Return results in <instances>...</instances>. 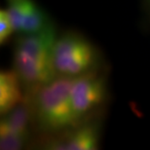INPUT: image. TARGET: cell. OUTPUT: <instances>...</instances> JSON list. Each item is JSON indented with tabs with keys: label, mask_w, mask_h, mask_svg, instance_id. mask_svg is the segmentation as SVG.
I'll list each match as a JSON object with an SVG mask.
<instances>
[{
	"label": "cell",
	"mask_w": 150,
	"mask_h": 150,
	"mask_svg": "<svg viewBox=\"0 0 150 150\" xmlns=\"http://www.w3.org/2000/svg\"><path fill=\"white\" fill-rule=\"evenodd\" d=\"M71 80L57 76L26 92L35 137L59 134L79 122L71 100Z\"/></svg>",
	"instance_id": "cell-1"
},
{
	"label": "cell",
	"mask_w": 150,
	"mask_h": 150,
	"mask_svg": "<svg viewBox=\"0 0 150 150\" xmlns=\"http://www.w3.org/2000/svg\"><path fill=\"white\" fill-rule=\"evenodd\" d=\"M58 28L38 33L16 35L13 39L12 67L22 79L26 92L57 77L52 52Z\"/></svg>",
	"instance_id": "cell-2"
},
{
	"label": "cell",
	"mask_w": 150,
	"mask_h": 150,
	"mask_svg": "<svg viewBox=\"0 0 150 150\" xmlns=\"http://www.w3.org/2000/svg\"><path fill=\"white\" fill-rule=\"evenodd\" d=\"M52 59L57 76L70 79L108 68L98 45L77 30L58 32Z\"/></svg>",
	"instance_id": "cell-3"
},
{
	"label": "cell",
	"mask_w": 150,
	"mask_h": 150,
	"mask_svg": "<svg viewBox=\"0 0 150 150\" xmlns=\"http://www.w3.org/2000/svg\"><path fill=\"white\" fill-rule=\"evenodd\" d=\"M105 114L106 112H101L83 119L59 134L35 137L31 148L43 150L100 149Z\"/></svg>",
	"instance_id": "cell-4"
},
{
	"label": "cell",
	"mask_w": 150,
	"mask_h": 150,
	"mask_svg": "<svg viewBox=\"0 0 150 150\" xmlns=\"http://www.w3.org/2000/svg\"><path fill=\"white\" fill-rule=\"evenodd\" d=\"M70 93L74 111L79 121L106 112L110 100L107 68L73 78Z\"/></svg>",
	"instance_id": "cell-5"
},
{
	"label": "cell",
	"mask_w": 150,
	"mask_h": 150,
	"mask_svg": "<svg viewBox=\"0 0 150 150\" xmlns=\"http://www.w3.org/2000/svg\"><path fill=\"white\" fill-rule=\"evenodd\" d=\"M35 139L32 114L28 98L25 101L1 116L0 149L22 150L31 148Z\"/></svg>",
	"instance_id": "cell-6"
},
{
	"label": "cell",
	"mask_w": 150,
	"mask_h": 150,
	"mask_svg": "<svg viewBox=\"0 0 150 150\" xmlns=\"http://www.w3.org/2000/svg\"><path fill=\"white\" fill-rule=\"evenodd\" d=\"M16 35L38 33L57 28L49 13L36 0H5Z\"/></svg>",
	"instance_id": "cell-7"
},
{
	"label": "cell",
	"mask_w": 150,
	"mask_h": 150,
	"mask_svg": "<svg viewBox=\"0 0 150 150\" xmlns=\"http://www.w3.org/2000/svg\"><path fill=\"white\" fill-rule=\"evenodd\" d=\"M26 90L13 67L0 71V115L11 111L25 101Z\"/></svg>",
	"instance_id": "cell-8"
},
{
	"label": "cell",
	"mask_w": 150,
	"mask_h": 150,
	"mask_svg": "<svg viewBox=\"0 0 150 150\" xmlns=\"http://www.w3.org/2000/svg\"><path fill=\"white\" fill-rule=\"evenodd\" d=\"M16 36L13 23L9 16L7 10L4 8L0 9V45L5 46L12 39Z\"/></svg>",
	"instance_id": "cell-9"
},
{
	"label": "cell",
	"mask_w": 150,
	"mask_h": 150,
	"mask_svg": "<svg viewBox=\"0 0 150 150\" xmlns=\"http://www.w3.org/2000/svg\"><path fill=\"white\" fill-rule=\"evenodd\" d=\"M146 23L150 26V0H140Z\"/></svg>",
	"instance_id": "cell-10"
}]
</instances>
